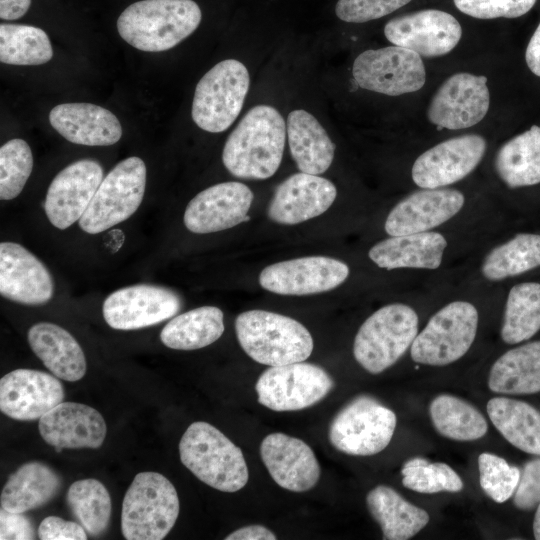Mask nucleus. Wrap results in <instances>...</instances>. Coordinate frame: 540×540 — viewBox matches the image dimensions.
<instances>
[{
  "label": "nucleus",
  "instance_id": "1",
  "mask_svg": "<svg viewBox=\"0 0 540 540\" xmlns=\"http://www.w3.org/2000/svg\"><path fill=\"white\" fill-rule=\"evenodd\" d=\"M286 133L277 109L263 104L252 107L226 140L222 152L225 168L238 178L273 176L282 161Z\"/></svg>",
  "mask_w": 540,
  "mask_h": 540
},
{
  "label": "nucleus",
  "instance_id": "2",
  "mask_svg": "<svg viewBox=\"0 0 540 540\" xmlns=\"http://www.w3.org/2000/svg\"><path fill=\"white\" fill-rule=\"evenodd\" d=\"M201 18V9L193 0H141L120 14L117 30L138 50L162 52L191 35Z\"/></svg>",
  "mask_w": 540,
  "mask_h": 540
},
{
  "label": "nucleus",
  "instance_id": "3",
  "mask_svg": "<svg viewBox=\"0 0 540 540\" xmlns=\"http://www.w3.org/2000/svg\"><path fill=\"white\" fill-rule=\"evenodd\" d=\"M240 346L254 361L281 366L309 358L314 342L307 328L297 320L265 310L240 313L235 320Z\"/></svg>",
  "mask_w": 540,
  "mask_h": 540
},
{
  "label": "nucleus",
  "instance_id": "4",
  "mask_svg": "<svg viewBox=\"0 0 540 540\" xmlns=\"http://www.w3.org/2000/svg\"><path fill=\"white\" fill-rule=\"evenodd\" d=\"M180 460L200 481L223 491L236 492L248 482L241 449L213 425L192 423L179 442Z\"/></svg>",
  "mask_w": 540,
  "mask_h": 540
},
{
  "label": "nucleus",
  "instance_id": "5",
  "mask_svg": "<svg viewBox=\"0 0 540 540\" xmlns=\"http://www.w3.org/2000/svg\"><path fill=\"white\" fill-rule=\"evenodd\" d=\"M173 484L158 472L138 473L123 499L121 531L127 540H161L179 515Z\"/></svg>",
  "mask_w": 540,
  "mask_h": 540
},
{
  "label": "nucleus",
  "instance_id": "6",
  "mask_svg": "<svg viewBox=\"0 0 540 540\" xmlns=\"http://www.w3.org/2000/svg\"><path fill=\"white\" fill-rule=\"evenodd\" d=\"M418 334V315L402 303L381 307L360 326L353 344L356 361L379 374L395 364Z\"/></svg>",
  "mask_w": 540,
  "mask_h": 540
},
{
  "label": "nucleus",
  "instance_id": "7",
  "mask_svg": "<svg viewBox=\"0 0 540 540\" xmlns=\"http://www.w3.org/2000/svg\"><path fill=\"white\" fill-rule=\"evenodd\" d=\"M246 66L226 59L213 66L196 85L191 115L204 131L220 133L236 120L249 90Z\"/></svg>",
  "mask_w": 540,
  "mask_h": 540
},
{
  "label": "nucleus",
  "instance_id": "8",
  "mask_svg": "<svg viewBox=\"0 0 540 540\" xmlns=\"http://www.w3.org/2000/svg\"><path fill=\"white\" fill-rule=\"evenodd\" d=\"M146 175V165L137 156L115 165L78 221L80 228L88 234H98L131 217L143 200Z\"/></svg>",
  "mask_w": 540,
  "mask_h": 540
},
{
  "label": "nucleus",
  "instance_id": "9",
  "mask_svg": "<svg viewBox=\"0 0 540 540\" xmlns=\"http://www.w3.org/2000/svg\"><path fill=\"white\" fill-rule=\"evenodd\" d=\"M397 418L377 399L360 395L348 402L330 423L328 438L338 451L354 456H371L390 443Z\"/></svg>",
  "mask_w": 540,
  "mask_h": 540
},
{
  "label": "nucleus",
  "instance_id": "10",
  "mask_svg": "<svg viewBox=\"0 0 540 540\" xmlns=\"http://www.w3.org/2000/svg\"><path fill=\"white\" fill-rule=\"evenodd\" d=\"M478 312L466 301H454L436 312L417 334L410 348L414 362L444 366L457 361L476 337Z\"/></svg>",
  "mask_w": 540,
  "mask_h": 540
},
{
  "label": "nucleus",
  "instance_id": "11",
  "mask_svg": "<svg viewBox=\"0 0 540 540\" xmlns=\"http://www.w3.org/2000/svg\"><path fill=\"white\" fill-rule=\"evenodd\" d=\"M334 387L331 376L320 366L295 362L270 366L258 378V402L274 411H296L320 402Z\"/></svg>",
  "mask_w": 540,
  "mask_h": 540
},
{
  "label": "nucleus",
  "instance_id": "12",
  "mask_svg": "<svg viewBox=\"0 0 540 540\" xmlns=\"http://www.w3.org/2000/svg\"><path fill=\"white\" fill-rule=\"evenodd\" d=\"M352 74L359 87L389 96L418 91L426 80L421 56L396 45L362 52Z\"/></svg>",
  "mask_w": 540,
  "mask_h": 540
},
{
  "label": "nucleus",
  "instance_id": "13",
  "mask_svg": "<svg viewBox=\"0 0 540 540\" xmlns=\"http://www.w3.org/2000/svg\"><path fill=\"white\" fill-rule=\"evenodd\" d=\"M349 275L343 261L306 256L271 264L259 274L260 286L279 295L303 296L330 291Z\"/></svg>",
  "mask_w": 540,
  "mask_h": 540
},
{
  "label": "nucleus",
  "instance_id": "14",
  "mask_svg": "<svg viewBox=\"0 0 540 540\" xmlns=\"http://www.w3.org/2000/svg\"><path fill=\"white\" fill-rule=\"evenodd\" d=\"M181 306V298L174 291L141 284L111 293L103 303L102 314L113 329L136 330L172 318Z\"/></svg>",
  "mask_w": 540,
  "mask_h": 540
},
{
  "label": "nucleus",
  "instance_id": "15",
  "mask_svg": "<svg viewBox=\"0 0 540 540\" xmlns=\"http://www.w3.org/2000/svg\"><path fill=\"white\" fill-rule=\"evenodd\" d=\"M489 104L485 76L456 73L447 78L432 97L427 117L440 128L465 129L486 116Z\"/></svg>",
  "mask_w": 540,
  "mask_h": 540
},
{
  "label": "nucleus",
  "instance_id": "16",
  "mask_svg": "<svg viewBox=\"0 0 540 540\" xmlns=\"http://www.w3.org/2000/svg\"><path fill=\"white\" fill-rule=\"evenodd\" d=\"M384 34L392 44L430 58L453 50L461 39L462 28L451 14L425 9L388 21Z\"/></svg>",
  "mask_w": 540,
  "mask_h": 540
},
{
  "label": "nucleus",
  "instance_id": "17",
  "mask_svg": "<svg viewBox=\"0 0 540 540\" xmlns=\"http://www.w3.org/2000/svg\"><path fill=\"white\" fill-rule=\"evenodd\" d=\"M486 150L485 139L477 134L445 140L422 153L412 167L414 183L423 189L441 188L469 175Z\"/></svg>",
  "mask_w": 540,
  "mask_h": 540
},
{
  "label": "nucleus",
  "instance_id": "18",
  "mask_svg": "<svg viewBox=\"0 0 540 540\" xmlns=\"http://www.w3.org/2000/svg\"><path fill=\"white\" fill-rule=\"evenodd\" d=\"M103 180L101 165L81 159L62 169L50 183L44 210L50 223L64 230L79 221Z\"/></svg>",
  "mask_w": 540,
  "mask_h": 540
},
{
  "label": "nucleus",
  "instance_id": "19",
  "mask_svg": "<svg viewBox=\"0 0 540 540\" xmlns=\"http://www.w3.org/2000/svg\"><path fill=\"white\" fill-rule=\"evenodd\" d=\"M253 201L250 188L236 181L218 183L199 192L188 203L183 221L196 234H208L232 228L250 220Z\"/></svg>",
  "mask_w": 540,
  "mask_h": 540
},
{
  "label": "nucleus",
  "instance_id": "20",
  "mask_svg": "<svg viewBox=\"0 0 540 540\" xmlns=\"http://www.w3.org/2000/svg\"><path fill=\"white\" fill-rule=\"evenodd\" d=\"M64 396L58 377L42 371L16 369L0 379V410L16 420L40 419Z\"/></svg>",
  "mask_w": 540,
  "mask_h": 540
},
{
  "label": "nucleus",
  "instance_id": "21",
  "mask_svg": "<svg viewBox=\"0 0 540 540\" xmlns=\"http://www.w3.org/2000/svg\"><path fill=\"white\" fill-rule=\"evenodd\" d=\"M337 196L328 179L304 172L295 173L281 182L268 205V217L283 225H295L320 216Z\"/></svg>",
  "mask_w": 540,
  "mask_h": 540
},
{
  "label": "nucleus",
  "instance_id": "22",
  "mask_svg": "<svg viewBox=\"0 0 540 540\" xmlns=\"http://www.w3.org/2000/svg\"><path fill=\"white\" fill-rule=\"evenodd\" d=\"M0 294L17 303L43 305L53 297V278L46 266L25 247L2 242Z\"/></svg>",
  "mask_w": 540,
  "mask_h": 540
},
{
  "label": "nucleus",
  "instance_id": "23",
  "mask_svg": "<svg viewBox=\"0 0 540 540\" xmlns=\"http://www.w3.org/2000/svg\"><path fill=\"white\" fill-rule=\"evenodd\" d=\"M260 455L272 479L286 490L308 491L320 478L317 458L301 439L284 433H271L262 440Z\"/></svg>",
  "mask_w": 540,
  "mask_h": 540
},
{
  "label": "nucleus",
  "instance_id": "24",
  "mask_svg": "<svg viewBox=\"0 0 540 540\" xmlns=\"http://www.w3.org/2000/svg\"><path fill=\"white\" fill-rule=\"evenodd\" d=\"M464 202V195L455 189L416 191L390 211L385 221V231L390 236L426 232L455 216Z\"/></svg>",
  "mask_w": 540,
  "mask_h": 540
},
{
  "label": "nucleus",
  "instance_id": "25",
  "mask_svg": "<svg viewBox=\"0 0 540 540\" xmlns=\"http://www.w3.org/2000/svg\"><path fill=\"white\" fill-rule=\"evenodd\" d=\"M42 439L55 448H99L107 427L94 408L76 402H61L39 419Z\"/></svg>",
  "mask_w": 540,
  "mask_h": 540
},
{
  "label": "nucleus",
  "instance_id": "26",
  "mask_svg": "<svg viewBox=\"0 0 540 540\" xmlns=\"http://www.w3.org/2000/svg\"><path fill=\"white\" fill-rule=\"evenodd\" d=\"M51 126L71 143L110 146L122 136L118 118L108 109L91 103H63L49 113Z\"/></svg>",
  "mask_w": 540,
  "mask_h": 540
},
{
  "label": "nucleus",
  "instance_id": "27",
  "mask_svg": "<svg viewBox=\"0 0 540 540\" xmlns=\"http://www.w3.org/2000/svg\"><path fill=\"white\" fill-rule=\"evenodd\" d=\"M447 241L438 232L391 236L371 247L369 258L380 268L436 269L440 266Z\"/></svg>",
  "mask_w": 540,
  "mask_h": 540
},
{
  "label": "nucleus",
  "instance_id": "28",
  "mask_svg": "<svg viewBox=\"0 0 540 540\" xmlns=\"http://www.w3.org/2000/svg\"><path fill=\"white\" fill-rule=\"evenodd\" d=\"M30 348L56 377L76 382L86 373L84 352L64 328L49 322L33 325L27 334Z\"/></svg>",
  "mask_w": 540,
  "mask_h": 540
},
{
  "label": "nucleus",
  "instance_id": "29",
  "mask_svg": "<svg viewBox=\"0 0 540 540\" xmlns=\"http://www.w3.org/2000/svg\"><path fill=\"white\" fill-rule=\"evenodd\" d=\"M286 131L291 156L300 172L319 175L328 170L335 144L311 113L303 109L291 111Z\"/></svg>",
  "mask_w": 540,
  "mask_h": 540
},
{
  "label": "nucleus",
  "instance_id": "30",
  "mask_svg": "<svg viewBox=\"0 0 540 540\" xmlns=\"http://www.w3.org/2000/svg\"><path fill=\"white\" fill-rule=\"evenodd\" d=\"M366 503L386 540L410 539L430 520L424 509L406 501L396 490L386 485H378L370 490Z\"/></svg>",
  "mask_w": 540,
  "mask_h": 540
},
{
  "label": "nucleus",
  "instance_id": "31",
  "mask_svg": "<svg viewBox=\"0 0 540 540\" xmlns=\"http://www.w3.org/2000/svg\"><path fill=\"white\" fill-rule=\"evenodd\" d=\"M489 389L498 394L540 392V340L508 350L492 365Z\"/></svg>",
  "mask_w": 540,
  "mask_h": 540
},
{
  "label": "nucleus",
  "instance_id": "32",
  "mask_svg": "<svg viewBox=\"0 0 540 540\" xmlns=\"http://www.w3.org/2000/svg\"><path fill=\"white\" fill-rule=\"evenodd\" d=\"M61 485L59 475L40 462H29L19 467L4 485L1 508L24 513L48 503Z\"/></svg>",
  "mask_w": 540,
  "mask_h": 540
},
{
  "label": "nucleus",
  "instance_id": "33",
  "mask_svg": "<svg viewBox=\"0 0 540 540\" xmlns=\"http://www.w3.org/2000/svg\"><path fill=\"white\" fill-rule=\"evenodd\" d=\"M490 421L516 448L540 456V411L517 399L494 397L487 403Z\"/></svg>",
  "mask_w": 540,
  "mask_h": 540
},
{
  "label": "nucleus",
  "instance_id": "34",
  "mask_svg": "<svg viewBox=\"0 0 540 540\" xmlns=\"http://www.w3.org/2000/svg\"><path fill=\"white\" fill-rule=\"evenodd\" d=\"M495 169L510 188L540 183V126L505 142L495 156Z\"/></svg>",
  "mask_w": 540,
  "mask_h": 540
},
{
  "label": "nucleus",
  "instance_id": "35",
  "mask_svg": "<svg viewBox=\"0 0 540 540\" xmlns=\"http://www.w3.org/2000/svg\"><path fill=\"white\" fill-rule=\"evenodd\" d=\"M224 332L223 312L202 306L172 318L162 329V343L175 350H196L217 341Z\"/></svg>",
  "mask_w": 540,
  "mask_h": 540
},
{
  "label": "nucleus",
  "instance_id": "36",
  "mask_svg": "<svg viewBox=\"0 0 540 540\" xmlns=\"http://www.w3.org/2000/svg\"><path fill=\"white\" fill-rule=\"evenodd\" d=\"M429 414L437 432L451 440L474 441L488 430L485 417L467 401L440 394L430 403Z\"/></svg>",
  "mask_w": 540,
  "mask_h": 540
},
{
  "label": "nucleus",
  "instance_id": "37",
  "mask_svg": "<svg viewBox=\"0 0 540 540\" xmlns=\"http://www.w3.org/2000/svg\"><path fill=\"white\" fill-rule=\"evenodd\" d=\"M540 266V235L520 233L493 248L485 257L481 272L490 281H500Z\"/></svg>",
  "mask_w": 540,
  "mask_h": 540
},
{
  "label": "nucleus",
  "instance_id": "38",
  "mask_svg": "<svg viewBox=\"0 0 540 540\" xmlns=\"http://www.w3.org/2000/svg\"><path fill=\"white\" fill-rule=\"evenodd\" d=\"M540 330V284L525 282L513 286L506 301L501 338L507 344L530 339Z\"/></svg>",
  "mask_w": 540,
  "mask_h": 540
},
{
  "label": "nucleus",
  "instance_id": "39",
  "mask_svg": "<svg viewBox=\"0 0 540 540\" xmlns=\"http://www.w3.org/2000/svg\"><path fill=\"white\" fill-rule=\"evenodd\" d=\"M53 49L41 28L23 25H0V61L18 66L41 65L50 61Z\"/></svg>",
  "mask_w": 540,
  "mask_h": 540
},
{
  "label": "nucleus",
  "instance_id": "40",
  "mask_svg": "<svg viewBox=\"0 0 540 540\" xmlns=\"http://www.w3.org/2000/svg\"><path fill=\"white\" fill-rule=\"evenodd\" d=\"M66 501L74 517L89 534L97 536L107 529L111 499L100 481L92 478L75 481L68 489Z\"/></svg>",
  "mask_w": 540,
  "mask_h": 540
},
{
  "label": "nucleus",
  "instance_id": "41",
  "mask_svg": "<svg viewBox=\"0 0 540 540\" xmlns=\"http://www.w3.org/2000/svg\"><path fill=\"white\" fill-rule=\"evenodd\" d=\"M401 474L403 486L418 493L459 492L464 485L461 477L448 464L429 462L422 457L406 461Z\"/></svg>",
  "mask_w": 540,
  "mask_h": 540
},
{
  "label": "nucleus",
  "instance_id": "42",
  "mask_svg": "<svg viewBox=\"0 0 540 540\" xmlns=\"http://www.w3.org/2000/svg\"><path fill=\"white\" fill-rule=\"evenodd\" d=\"M33 168V155L23 139H11L0 148V199L12 200L23 190Z\"/></svg>",
  "mask_w": 540,
  "mask_h": 540
},
{
  "label": "nucleus",
  "instance_id": "43",
  "mask_svg": "<svg viewBox=\"0 0 540 540\" xmlns=\"http://www.w3.org/2000/svg\"><path fill=\"white\" fill-rule=\"evenodd\" d=\"M479 482L483 491L496 503L514 495L521 471L498 455L484 452L478 456Z\"/></svg>",
  "mask_w": 540,
  "mask_h": 540
},
{
  "label": "nucleus",
  "instance_id": "44",
  "mask_svg": "<svg viewBox=\"0 0 540 540\" xmlns=\"http://www.w3.org/2000/svg\"><path fill=\"white\" fill-rule=\"evenodd\" d=\"M462 13L477 19L517 18L529 12L537 0H453Z\"/></svg>",
  "mask_w": 540,
  "mask_h": 540
},
{
  "label": "nucleus",
  "instance_id": "45",
  "mask_svg": "<svg viewBox=\"0 0 540 540\" xmlns=\"http://www.w3.org/2000/svg\"><path fill=\"white\" fill-rule=\"evenodd\" d=\"M411 0H338L337 17L349 23H363L384 17L405 6Z\"/></svg>",
  "mask_w": 540,
  "mask_h": 540
},
{
  "label": "nucleus",
  "instance_id": "46",
  "mask_svg": "<svg viewBox=\"0 0 540 540\" xmlns=\"http://www.w3.org/2000/svg\"><path fill=\"white\" fill-rule=\"evenodd\" d=\"M513 501L518 509L524 511L537 507L540 502V457L524 465Z\"/></svg>",
  "mask_w": 540,
  "mask_h": 540
},
{
  "label": "nucleus",
  "instance_id": "47",
  "mask_svg": "<svg viewBox=\"0 0 540 540\" xmlns=\"http://www.w3.org/2000/svg\"><path fill=\"white\" fill-rule=\"evenodd\" d=\"M85 531L80 523L48 516L40 523L37 533L41 540H86Z\"/></svg>",
  "mask_w": 540,
  "mask_h": 540
},
{
  "label": "nucleus",
  "instance_id": "48",
  "mask_svg": "<svg viewBox=\"0 0 540 540\" xmlns=\"http://www.w3.org/2000/svg\"><path fill=\"white\" fill-rule=\"evenodd\" d=\"M35 532L30 520L23 513L0 511V539L27 540L34 539Z\"/></svg>",
  "mask_w": 540,
  "mask_h": 540
},
{
  "label": "nucleus",
  "instance_id": "49",
  "mask_svg": "<svg viewBox=\"0 0 540 540\" xmlns=\"http://www.w3.org/2000/svg\"><path fill=\"white\" fill-rule=\"evenodd\" d=\"M276 538V535L267 527L254 524L233 531L225 537V540H275Z\"/></svg>",
  "mask_w": 540,
  "mask_h": 540
},
{
  "label": "nucleus",
  "instance_id": "50",
  "mask_svg": "<svg viewBox=\"0 0 540 540\" xmlns=\"http://www.w3.org/2000/svg\"><path fill=\"white\" fill-rule=\"evenodd\" d=\"M31 0H0V18L2 20H16L26 14Z\"/></svg>",
  "mask_w": 540,
  "mask_h": 540
},
{
  "label": "nucleus",
  "instance_id": "51",
  "mask_svg": "<svg viewBox=\"0 0 540 540\" xmlns=\"http://www.w3.org/2000/svg\"><path fill=\"white\" fill-rule=\"evenodd\" d=\"M525 59L530 71L540 77V23L527 45Z\"/></svg>",
  "mask_w": 540,
  "mask_h": 540
},
{
  "label": "nucleus",
  "instance_id": "52",
  "mask_svg": "<svg viewBox=\"0 0 540 540\" xmlns=\"http://www.w3.org/2000/svg\"><path fill=\"white\" fill-rule=\"evenodd\" d=\"M533 534L535 539L540 540V502L537 505L533 521Z\"/></svg>",
  "mask_w": 540,
  "mask_h": 540
}]
</instances>
